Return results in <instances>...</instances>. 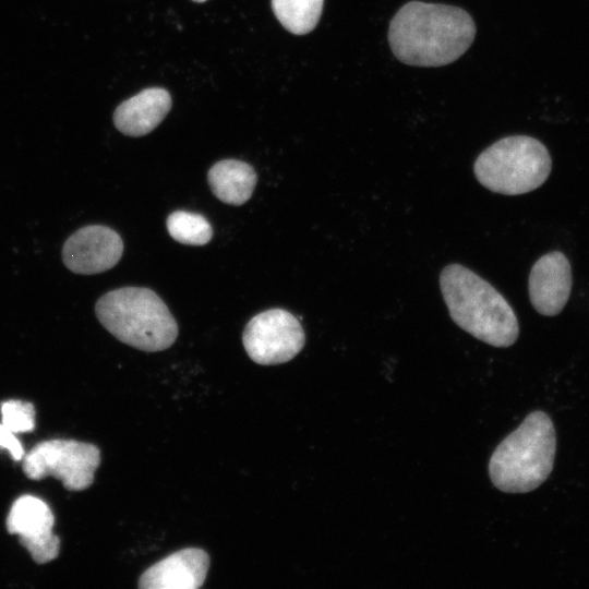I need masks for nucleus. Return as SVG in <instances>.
Masks as SVG:
<instances>
[{"instance_id":"nucleus-1","label":"nucleus","mask_w":589,"mask_h":589,"mask_svg":"<svg viewBox=\"0 0 589 589\" xmlns=\"http://www.w3.org/2000/svg\"><path fill=\"white\" fill-rule=\"evenodd\" d=\"M474 36L476 24L465 10L421 1L402 5L388 31L394 56L416 67H441L456 61Z\"/></svg>"},{"instance_id":"nucleus-2","label":"nucleus","mask_w":589,"mask_h":589,"mask_svg":"<svg viewBox=\"0 0 589 589\" xmlns=\"http://www.w3.org/2000/svg\"><path fill=\"white\" fill-rule=\"evenodd\" d=\"M440 287L454 323L477 339L506 348L518 338L519 326L507 300L486 280L460 264H449Z\"/></svg>"},{"instance_id":"nucleus-3","label":"nucleus","mask_w":589,"mask_h":589,"mask_svg":"<svg viewBox=\"0 0 589 589\" xmlns=\"http://www.w3.org/2000/svg\"><path fill=\"white\" fill-rule=\"evenodd\" d=\"M95 313L111 335L142 351L168 349L179 332L163 299L144 287H122L105 293L96 302Z\"/></svg>"},{"instance_id":"nucleus-4","label":"nucleus","mask_w":589,"mask_h":589,"mask_svg":"<svg viewBox=\"0 0 589 589\" xmlns=\"http://www.w3.org/2000/svg\"><path fill=\"white\" fill-rule=\"evenodd\" d=\"M555 450V430L550 417L533 411L492 454L490 479L506 493L530 492L548 479Z\"/></svg>"},{"instance_id":"nucleus-5","label":"nucleus","mask_w":589,"mask_h":589,"mask_svg":"<svg viewBox=\"0 0 589 589\" xmlns=\"http://www.w3.org/2000/svg\"><path fill=\"white\" fill-rule=\"evenodd\" d=\"M551 157L537 139L513 135L501 139L476 159L477 180L488 190L519 195L531 192L545 182L551 172Z\"/></svg>"},{"instance_id":"nucleus-6","label":"nucleus","mask_w":589,"mask_h":589,"mask_svg":"<svg viewBox=\"0 0 589 589\" xmlns=\"http://www.w3.org/2000/svg\"><path fill=\"white\" fill-rule=\"evenodd\" d=\"M100 464V450L91 443L49 440L35 445L23 458V471L32 480L53 477L70 491L91 486Z\"/></svg>"},{"instance_id":"nucleus-7","label":"nucleus","mask_w":589,"mask_h":589,"mask_svg":"<svg viewBox=\"0 0 589 589\" xmlns=\"http://www.w3.org/2000/svg\"><path fill=\"white\" fill-rule=\"evenodd\" d=\"M304 341L300 321L284 309H269L256 314L242 334L248 356L262 365L290 361L302 350Z\"/></svg>"},{"instance_id":"nucleus-8","label":"nucleus","mask_w":589,"mask_h":589,"mask_svg":"<svg viewBox=\"0 0 589 589\" xmlns=\"http://www.w3.org/2000/svg\"><path fill=\"white\" fill-rule=\"evenodd\" d=\"M55 517L50 507L33 495L20 496L11 506L7 529L16 534L21 544L38 564L55 560L60 540L53 533Z\"/></svg>"},{"instance_id":"nucleus-9","label":"nucleus","mask_w":589,"mask_h":589,"mask_svg":"<svg viewBox=\"0 0 589 589\" xmlns=\"http://www.w3.org/2000/svg\"><path fill=\"white\" fill-rule=\"evenodd\" d=\"M123 241L113 229L103 225H89L71 235L62 249L65 266L76 274L106 272L120 261Z\"/></svg>"},{"instance_id":"nucleus-10","label":"nucleus","mask_w":589,"mask_h":589,"mask_svg":"<svg viewBox=\"0 0 589 589\" xmlns=\"http://www.w3.org/2000/svg\"><path fill=\"white\" fill-rule=\"evenodd\" d=\"M529 298L534 310L554 316L563 310L572 290V268L567 257L558 251L541 256L529 275Z\"/></svg>"},{"instance_id":"nucleus-11","label":"nucleus","mask_w":589,"mask_h":589,"mask_svg":"<svg viewBox=\"0 0 589 589\" xmlns=\"http://www.w3.org/2000/svg\"><path fill=\"white\" fill-rule=\"evenodd\" d=\"M208 554L199 548L177 551L146 569L139 579L141 589H197L206 578Z\"/></svg>"},{"instance_id":"nucleus-12","label":"nucleus","mask_w":589,"mask_h":589,"mask_svg":"<svg viewBox=\"0 0 589 589\" xmlns=\"http://www.w3.org/2000/svg\"><path fill=\"white\" fill-rule=\"evenodd\" d=\"M170 108L171 96L166 89L146 88L117 107L113 123L125 135L143 136L164 120Z\"/></svg>"},{"instance_id":"nucleus-13","label":"nucleus","mask_w":589,"mask_h":589,"mask_svg":"<svg viewBox=\"0 0 589 589\" xmlns=\"http://www.w3.org/2000/svg\"><path fill=\"white\" fill-rule=\"evenodd\" d=\"M213 194L223 203L240 206L253 194L257 182L254 168L238 159H223L207 172Z\"/></svg>"},{"instance_id":"nucleus-14","label":"nucleus","mask_w":589,"mask_h":589,"mask_svg":"<svg viewBox=\"0 0 589 589\" xmlns=\"http://www.w3.org/2000/svg\"><path fill=\"white\" fill-rule=\"evenodd\" d=\"M324 0H272L274 14L290 33L304 35L314 29Z\"/></svg>"},{"instance_id":"nucleus-15","label":"nucleus","mask_w":589,"mask_h":589,"mask_svg":"<svg viewBox=\"0 0 589 589\" xmlns=\"http://www.w3.org/2000/svg\"><path fill=\"white\" fill-rule=\"evenodd\" d=\"M166 226L176 241L188 245L207 244L213 237L209 221L201 214L176 211L167 217Z\"/></svg>"},{"instance_id":"nucleus-16","label":"nucleus","mask_w":589,"mask_h":589,"mask_svg":"<svg viewBox=\"0 0 589 589\" xmlns=\"http://www.w3.org/2000/svg\"><path fill=\"white\" fill-rule=\"evenodd\" d=\"M2 422L14 433L31 432L35 428V409L31 402L8 400L1 404Z\"/></svg>"},{"instance_id":"nucleus-17","label":"nucleus","mask_w":589,"mask_h":589,"mask_svg":"<svg viewBox=\"0 0 589 589\" xmlns=\"http://www.w3.org/2000/svg\"><path fill=\"white\" fill-rule=\"evenodd\" d=\"M0 448L7 449L15 461L24 458L25 453L16 437V433L12 432L3 423H0Z\"/></svg>"},{"instance_id":"nucleus-18","label":"nucleus","mask_w":589,"mask_h":589,"mask_svg":"<svg viewBox=\"0 0 589 589\" xmlns=\"http://www.w3.org/2000/svg\"><path fill=\"white\" fill-rule=\"evenodd\" d=\"M192 1L201 3V2H205L206 0H192Z\"/></svg>"}]
</instances>
